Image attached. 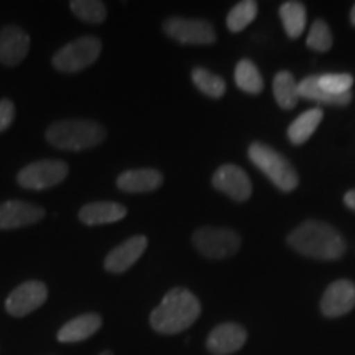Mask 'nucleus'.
Returning a JSON list of instances; mask_svg holds the SVG:
<instances>
[{
  "label": "nucleus",
  "instance_id": "obj_28",
  "mask_svg": "<svg viewBox=\"0 0 355 355\" xmlns=\"http://www.w3.org/2000/svg\"><path fill=\"white\" fill-rule=\"evenodd\" d=\"M318 83L324 91L331 94H347L354 86V78L350 74H322L318 76Z\"/></svg>",
  "mask_w": 355,
  "mask_h": 355
},
{
  "label": "nucleus",
  "instance_id": "obj_19",
  "mask_svg": "<svg viewBox=\"0 0 355 355\" xmlns=\"http://www.w3.org/2000/svg\"><path fill=\"white\" fill-rule=\"evenodd\" d=\"M298 94L303 99L321 102V104L327 105H347L352 101V94L350 92H347V94H331V92L324 91L319 86L318 76H308L301 83H298Z\"/></svg>",
  "mask_w": 355,
  "mask_h": 355
},
{
  "label": "nucleus",
  "instance_id": "obj_12",
  "mask_svg": "<svg viewBox=\"0 0 355 355\" xmlns=\"http://www.w3.org/2000/svg\"><path fill=\"white\" fill-rule=\"evenodd\" d=\"M247 340V331L241 324L224 322L214 327L207 337V350L214 355H230L243 347Z\"/></svg>",
  "mask_w": 355,
  "mask_h": 355
},
{
  "label": "nucleus",
  "instance_id": "obj_9",
  "mask_svg": "<svg viewBox=\"0 0 355 355\" xmlns=\"http://www.w3.org/2000/svg\"><path fill=\"white\" fill-rule=\"evenodd\" d=\"M48 298V288L42 282H25L17 286L6 301L8 314L15 318L26 316L38 309Z\"/></svg>",
  "mask_w": 355,
  "mask_h": 355
},
{
  "label": "nucleus",
  "instance_id": "obj_15",
  "mask_svg": "<svg viewBox=\"0 0 355 355\" xmlns=\"http://www.w3.org/2000/svg\"><path fill=\"white\" fill-rule=\"evenodd\" d=\"M30 37L19 26L10 25L0 32V63L15 66L26 56Z\"/></svg>",
  "mask_w": 355,
  "mask_h": 355
},
{
  "label": "nucleus",
  "instance_id": "obj_5",
  "mask_svg": "<svg viewBox=\"0 0 355 355\" xmlns=\"http://www.w3.org/2000/svg\"><path fill=\"white\" fill-rule=\"evenodd\" d=\"M102 50V43L96 37H81L64 44L53 56V66L63 73H78L94 64Z\"/></svg>",
  "mask_w": 355,
  "mask_h": 355
},
{
  "label": "nucleus",
  "instance_id": "obj_26",
  "mask_svg": "<svg viewBox=\"0 0 355 355\" xmlns=\"http://www.w3.org/2000/svg\"><path fill=\"white\" fill-rule=\"evenodd\" d=\"M69 6L78 19L89 24H102L107 17V8L99 0H73Z\"/></svg>",
  "mask_w": 355,
  "mask_h": 355
},
{
  "label": "nucleus",
  "instance_id": "obj_14",
  "mask_svg": "<svg viewBox=\"0 0 355 355\" xmlns=\"http://www.w3.org/2000/svg\"><path fill=\"white\" fill-rule=\"evenodd\" d=\"M44 217V209L24 201H7L0 204V230L19 229L35 224Z\"/></svg>",
  "mask_w": 355,
  "mask_h": 355
},
{
  "label": "nucleus",
  "instance_id": "obj_31",
  "mask_svg": "<svg viewBox=\"0 0 355 355\" xmlns=\"http://www.w3.org/2000/svg\"><path fill=\"white\" fill-rule=\"evenodd\" d=\"M350 24L355 26V3H354L352 10H350Z\"/></svg>",
  "mask_w": 355,
  "mask_h": 355
},
{
  "label": "nucleus",
  "instance_id": "obj_18",
  "mask_svg": "<svg viewBox=\"0 0 355 355\" xmlns=\"http://www.w3.org/2000/svg\"><path fill=\"white\" fill-rule=\"evenodd\" d=\"M125 216L127 209L117 202H91L79 211V220L86 225L112 224Z\"/></svg>",
  "mask_w": 355,
  "mask_h": 355
},
{
  "label": "nucleus",
  "instance_id": "obj_22",
  "mask_svg": "<svg viewBox=\"0 0 355 355\" xmlns=\"http://www.w3.org/2000/svg\"><path fill=\"white\" fill-rule=\"evenodd\" d=\"M285 32L290 38H298L306 26V8L300 2H285L279 7Z\"/></svg>",
  "mask_w": 355,
  "mask_h": 355
},
{
  "label": "nucleus",
  "instance_id": "obj_3",
  "mask_svg": "<svg viewBox=\"0 0 355 355\" xmlns=\"http://www.w3.org/2000/svg\"><path fill=\"white\" fill-rule=\"evenodd\" d=\"M105 139L104 127L97 122L71 119L51 123L46 130V140L53 146L69 152H81L102 144Z\"/></svg>",
  "mask_w": 355,
  "mask_h": 355
},
{
  "label": "nucleus",
  "instance_id": "obj_4",
  "mask_svg": "<svg viewBox=\"0 0 355 355\" xmlns=\"http://www.w3.org/2000/svg\"><path fill=\"white\" fill-rule=\"evenodd\" d=\"M248 158L252 159V163H254L260 171H263L265 175L268 176V180L272 181L278 189L290 193V191H293L298 186V173L295 171L291 163L288 162L282 153L273 150L272 146L255 141V144H252L250 148H248Z\"/></svg>",
  "mask_w": 355,
  "mask_h": 355
},
{
  "label": "nucleus",
  "instance_id": "obj_13",
  "mask_svg": "<svg viewBox=\"0 0 355 355\" xmlns=\"http://www.w3.org/2000/svg\"><path fill=\"white\" fill-rule=\"evenodd\" d=\"M148 245L145 235H135L130 237L128 241L121 243L119 247H115L110 254L105 257L104 266L109 273H123L127 272L130 266L135 263L137 260L144 255Z\"/></svg>",
  "mask_w": 355,
  "mask_h": 355
},
{
  "label": "nucleus",
  "instance_id": "obj_10",
  "mask_svg": "<svg viewBox=\"0 0 355 355\" xmlns=\"http://www.w3.org/2000/svg\"><path fill=\"white\" fill-rule=\"evenodd\" d=\"M212 184L217 191L227 194L237 202L247 201L252 196L250 178L242 168L230 165V163L217 168L214 176H212Z\"/></svg>",
  "mask_w": 355,
  "mask_h": 355
},
{
  "label": "nucleus",
  "instance_id": "obj_16",
  "mask_svg": "<svg viewBox=\"0 0 355 355\" xmlns=\"http://www.w3.org/2000/svg\"><path fill=\"white\" fill-rule=\"evenodd\" d=\"M102 326V318L97 313H87L71 319L58 331V340L64 344L81 343L94 336Z\"/></svg>",
  "mask_w": 355,
  "mask_h": 355
},
{
  "label": "nucleus",
  "instance_id": "obj_6",
  "mask_svg": "<svg viewBox=\"0 0 355 355\" xmlns=\"http://www.w3.org/2000/svg\"><path fill=\"white\" fill-rule=\"evenodd\" d=\"M193 243L201 255L222 260L237 254L241 248V237L230 229L201 227L194 232Z\"/></svg>",
  "mask_w": 355,
  "mask_h": 355
},
{
  "label": "nucleus",
  "instance_id": "obj_2",
  "mask_svg": "<svg viewBox=\"0 0 355 355\" xmlns=\"http://www.w3.org/2000/svg\"><path fill=\"white\" fill-rule=\"evenodd\" d=\"M288 243L298 254L316 260H337L345 254V241L332 225L306 220L288 235Z\"/></svg>",
  "mask_w": 355,
  "mask_h": 355
},
{
  "label": "nucleus",
  "instance_id": "obj_21",
  "mask_svg": "<svg viewBox=\"0 0 355 355\" xmlns=\"http://www.w3.org/2000/svg\"><path fill=\"white\" fill-rule=\"evenodd\" d=\"M273 96L282 109H295L300 101L298 83L288 71H279L273 79Z\"/></svg>",
  "mask_w": 355,
  "mask_h": 355
},
{
  "label": "nucleus",
  "instance_id": "obj_7",
  "mask_svg": "<svg viewBox=\"0 0 355 355\" xmlns=\"http://www.w3.org/2000/svg\"><path fill=\"white\" fill-rule=\"evenodd\" d=\"M68 176V165L60 159H42L25 166L19 173L17 181L21 188L43 191L60 184Z\"/></svg>",
  "mask_w": 355,
  "mask_h": 355
},
{
  "label": "nucleus",
  "instance_id": "obj_8",
  "mask_svg": "<svg viewBox=\"0 0 355 355\" xmlns=\"http://www.w3.org/2000/svg\"><path fill=\"white\" fill-rule=\"evenodd\" d=\"M168 37L183 44H211L216 42V30L209 21L173 17L163 24Z\"/></svg>",
  "mask_w": 355,
  "mask_h": 355
},
{
  "label": "nucleus",
  "instance_id": "obj_17",
  "mask_svg": "<svg viewBox=\"0 0 355 355\" xmlns=\"http://www.w3.org/2000/svg\"><path fill=\"white\" fill-rule=\"evenodd\" d=\"M163 183V175L152 168L128 170L117 178L119 189L125 193H150L159 188Z\"/></svg>",
  "mask_w": 355,
  "mask_h": 355
},
{
  "label": "nucleus",
  "instance_id": "obj_25",
  "mask_svg": "<svg viewBox=\"0 0 355 355\" xmlns=\"http://www.w3.org/2000/svg\"><path fill=\"white\" fill-rule=\"evenodd\" d=\"M191 78H193V83L196 84V87L202 94L212 97V99H219L225 94V81L219 76H216L211 71L204 68H194L193 73H191Z\"/></svg>",
  "mask_w": 355,
  "mask_h": 355
},
{
  "label": "nucleus",
  "instance_id": "obj_29",
  "mask_svg": "<svg viewBox=\"0 0 355 355\" xmlns=\"http://www.w3.org/2000/svg\"><path fill=\"white\" fill-rule=\"evenodd\" d=\"M13 119H15V105L12 101L0 99V132L7 130L8 125H12Z\"/></svg>",
  "mask_w": 355,
  "mask_h": 355
},
{
  "label": "nucleus",
  "instance_id": "obj_1",
  "mask_svg": "<svg viewBox=\"0 0 355 355\" xmlns=\"http://www.w3.org/2000/svg\"><path fill=\"white\" fill-rule=\"evenodd\" d=\"M201 303L186 288H173L150 314V324L158 334H180L196 322Z\"/></svg>",
  "mask_w": 355,
  "mask_h": 355
},
{
  "label": "nucleus",
  "instance_id": "obj_24",
  "mask_svg": "<svg viewBox=\"0 0 355 355\" xmlns=\"http://www.w3.org/2000/svg\"><path fill=\"white\" fill-rule=\"evenodd\" d=\"M257 13H259V6L254 0H243L239 2L227 15V28L232 33H239L245 30L252 21L255 20Z\"/></svg>",
  "mask_w": 355,
  "mask_h": 355
},
{
  "label": "nucleus",
  "instance_id": "obj_11",
  "mask_svg": "<svg viewBox=\"0 0 355 355\" xmlns=\"http://www.w3.org/2000/svg\"><path fill=\"white\" fill-rule=\"evenodd\" d=\"M355 308V285L350 279H337L327 286L321 300V313L326 318H340Z\"/></svg>",
  "mask_w": 355,
  "mask_h": 355
},
{
  "label": "nucleus",
  "instance_id": "obj_27",
  "mask_svg": "<svg viewBox=\"0 0 355 355\" xmlns=\"http://www.w3.org/2000/svg\"><path fill=\"white\" fill-rule=\"evenodd\" d=\"M306 44L308 48H311L313 51H329L332 46V35L329 26L324 20H316L313 25H311L309 33H308V40H306Z\"/></svg>",
  "mask_w": 355,
  "mask_h": 355
},
{
  "label": "nucleus",
  "instance_id": "obj_30",
  "mask_svg": "<svg viewBox=\"0 0 355 355\" xmlns=\"http://www.w3.org/2000/svg\"><path fill=\"white\" fill-rule=\"evenodd\" d=\"M344 202L347 204L349 209L355 211V189H350V191H347V193H345Z\"/></svg>",
  "mask_w": 355,
  "mask_h": 355
},
{
  "label": "nucleus",
  "instance_id": "obj_20",
  "mask_svg": "<svg viewBox=\"0 0 355 355\" xmlns=\"http://www.w3.org/2000/svg\"><path fill=\"white\" fill-rule=\"evenodd\" d=\"M322 115L324 114L321 109H309L301 114L288 128V139H290L291 144L303 145L304 141H308L311 135L316 132L319 123H321Z\"/></svg>",
  "mask_w": 355,
  "mask_h": 355
},
{
  "label": "nucleus",
  "instance_id": "obj_23",
  "mask_svg": "<svg viewBox=\"0 0 355 355\" xmlns=\"http://www.w3.org/2000/svg\"><path fill=\"white\" fill-rule=\"evenodd\" d=\"M235 83L248 94H259L263 89V79L260 76V71L250 60L239 61V64L235 66Z\"/></svg>",
  "mask_w": 355,
  "mask_h": 355
},
{
  "label": "nucleus",
  "instance_id": "obj_32",
  "mask_svg": "<svg viewBox=\"0 0 355 355\" xmlns=\"http://www.w3.org/2000/svg\"><path fill=\"white\" fill-rule=\"evenodd\" d=\"M99 355H114V354L110 352V350H104V352H101Z\"/></svg>",
  "mask_w": 355,
  "mask_h": 355
}]
</instances>
